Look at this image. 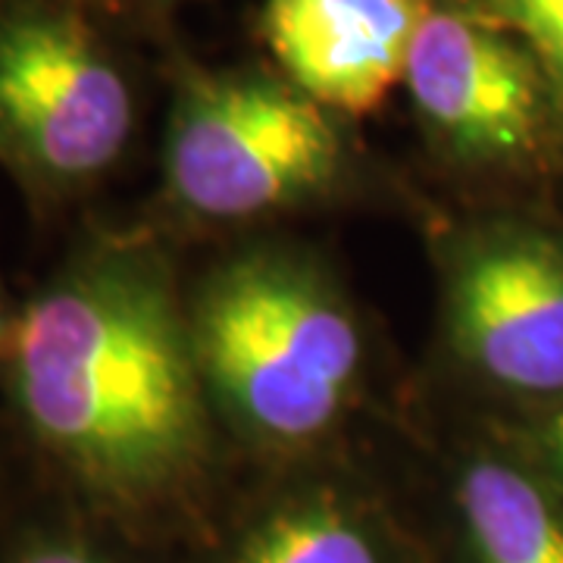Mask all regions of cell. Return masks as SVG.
Listing matches in <instances>:
<instances>
[{
  "label": "cell",
  "instance_id": "cell-10",
  "mask_svg": "<svg viewBox=\"0 0 563 563\" xmlns=\"http://www.w3.org/2000/svg\"><path fill=\"white\" fill-rule=\"evenodd\" d=\"M495 16L529 44L548 98L563 122V0H492Z\"/></svg>",
  "mask_w": 563,
  "mask_h": 563
},
{
  "label": "cell",
  "instance_id": "cell-6",
  "mask_svg": "<svg viewBox=\"0 0 563 563\" xmlns=\"http://www.w3.org/2000/svg\"><path fill=\"white\" fill-rule=\"evenodd\" d=\"M404 79L422 120L463 161H517L539 141L542 73L485 22L426 13Z\"/></svg>",
  "mask_w": 563,
  "mask_h": 563
},
{
  "label": "cell",
  "instance_id": "cell-5",
  "mask_svg": "<svg viewBox=\"0 0 563 563\" xmlns=\"http://www.w3.org/2000/svg\"><path fill=\"white\" fill-rule=\"evenodd\" d=\"M451 332L466 361L514 391H563V251L523 229L466 244L451 276Z\"/></svg>",
  "mask_w": 563,
  "mask_h": 563
},
{
  "label": "cell",
  "instance_id": "cell-9",
  "mask_svg": "<svg viewBox=\"0 0 563 563\" xmlns=\"http://www.w3.org/2000/svg\"><path fill=\"white\" fill-rule=\"evenodd\" d=\"M235 563H385V551L351 504L317 492L269 510Z\"/></svg>",
  "mask_w": 563,
  "mask_h": 563
},
{
  "label": "cell",
  "instance_id": "cell-11",
  "mask_svg": "<svg viewBox=\"0 0 563 563\" xmlns=\"http://www.w3.org/2000/svg\"><path fill=\"white\" fill-rule=\"evenodd\" d=\"M10 563H113L95 544L69 539V536H47L22 544Z\"/></svg>",
  "mask_w": 563,
  "mask_h": 563
},
{
  "label": "cell",
  "instance_id": "cell-4",
  "mask_svg": "<svg viewBox=\"0 0 563 563\" xmlns=\"http://www.w3.org/2000/svg\"><path fill=\"white\" fill-rule=\"evenodd\" d=\"M132 122L129 81L85 20L51 3L0 10V163L69 191L117 163Z\"/></svg>",
  "mask_w": 563,
  "mask_h": 563
},
{
  "label": "cell",
  "instance_id": "cell-7",
  "mask_svg": "<svg viewBox=\"0 0 563 563\" xmlns=\"http://www.w3.org/2000/svg\"><path fill=\"white\" fill-rule=\"evenodd\" d=\"M426 13L422 0H266L263 32L301 95L366 113L404 79Z\"/></svg>",
  "mask_w": 563,
  "mask_h": 563
},
{
  "label": "cell",
  "instance_id": "cell-3",
  "mask_svg": "<svg viewBox=\"0 0 563 563\" xmlns=\"http://www.w3.org/2000/svg\"><path fill=\"white\" fill-rule=\"evenodd\" d=\"M342 141L317 101L257 76H203L176 98L163 173L169 198L207 220H247L322 191Z\"/></svg>",
  "mask_w": 563,
  "mask_h": 563
},
{
  "label": "cell",
  "instance_id": "cell-2",
  "mask_svg": "<svg viewBox=\"0 0 563 563\" xmlns=\"http://www.w3.org/2000/svg\"><path fill=\"white\" fill-rule=\"evenodd\" d=\"M203 383L247 432L301 444L329 432L361 373L342 295L301 257L244 254L188 310Z\"/></svg>",
  "mask_w": 563,
  "mask_h": 563
},
{
  "label": "cell",
  "instance_id": "cell-1",
  "mask_svg": "<svg viewBox=\"0 0 563 563\" xmlns=\"http://www.w3.org/2000/svg\"><path fill=\"white\" fill-rule=\"evenodd\" d=\"M7 354L25 429L103 501L151 504L201 470L207 383L151 251L81 254L13 320Z\"/></svg>",
  "mask_w": 563,
  "mask_h": 563
},
{
  "label": "cell",
  "instance_id": "cell-12",
  "mask_svg": "<svg viewBox=\"0 0 563 563\" xmlns=\"http://www.w3.org/2000/svg\"><path fill=\"white\" fill-rule=\"evenodd\" d=\"M548 451H551V461L558 463V470L563 473V407L548 426Z\"/></svg>",
  "mask_w": 563,
  "mask_h": 563
},
{
  "label": "cell",
  "instance_id": "cell-13",
  "mask_svg": "<svg viewBox=\"0 0 563 563\" xmlns=\"http://www.w3.org/2000/svg\"><path fill=\"white\" fill-rule=\"evenodd\" d=\"M10 329H13V325H7L3 313H0V351H3V347H7V342H10Z\"/></svg>",
  "mask_w": 563,
  "mask_h": 563
},
{
  "label": "cell",
  "instance_id": "cell-8",
  "mask_svg": "<svg viewBox=\"0 0 563 563\" xmlns=\"http://www.w3.org/2000/svg\"><path fill=\"white\" fill-rule=\"evenodd\" d=\"M461 510L479 563H563V510L510 463H473Z\"/></svg>",
  "mask_w": 563,
  "mask_h": 563
}]
</instances>
